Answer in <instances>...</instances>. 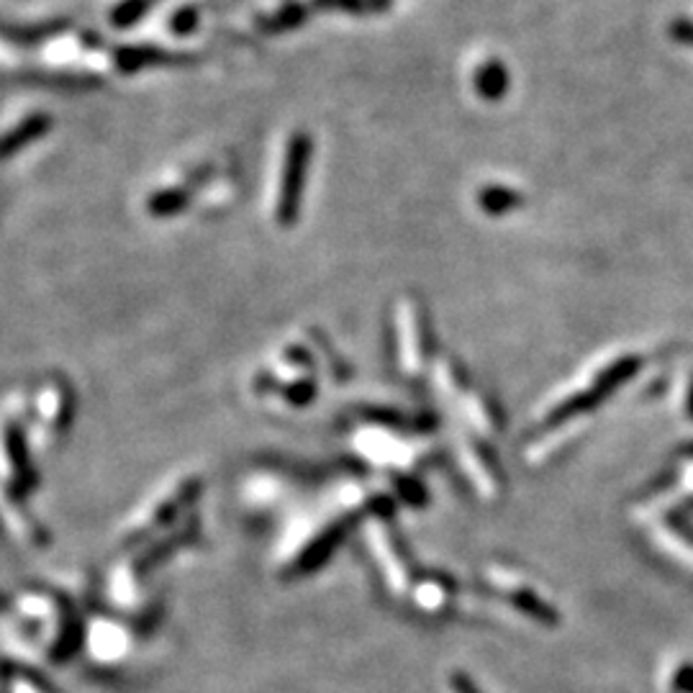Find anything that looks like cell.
Wrapping results in <instances>:
<instances>
[{"mask_svg":"<svg viewBox=\"0 0 693 693\" xmlns=\"http://www.w3.org/2000/svg\"><path fill=\"white\" fill-rule=\"evenodd\" d=\"M308 154H311V142L306 134H296L288 144V154H285L283 167V185H280V206L278 219L280 224H291L296 219V208L301 203L303 180H306V165Z\"/></svg>","mask_w":693,"mask_h":693,"instance_id":"cell-1","label":"cell"},{"mask_svg":"<svg viewBox=\"0 0 693 693\" xmlns=\"http://www.w3.org/2000/svg\"><path fill=\"white\" fill-rule=\"evenodd\" d=\"M506 88H509V72H506V67L501 65V62H486V65L478 70V75H475V90H478L480 98H486V101L504 98Z\"/></svg>","mask_w":693,"mask_h":693,"instance_id":"cell-2","label":"cell"},{"mask_svg":"<svg viewBox=\"0 0 693 693\" xmlns=\"http://www.w3.org/2000/svg\"><path fill=\"white\" fill-rule=\"evenodd\" d=\"M162 60H165V54L160 49H124L119 54V65L124 70H137L142 65H157Z\"/></svg>","mask_w":693,"mask_h":693,"instance_id":"cell-3","label":"cell"},{"mask_svg":"<svg viewBox=\"0 0 693 693\" xmlns=\"http://www.w3.org/2000/svg\"><path fill=\"white\" fill-rule=\"evenodd\" d=\"M149 3L152 0H124L116 11H113V24L116 26H131L134 21H139V18L144 16V11L149 8Z\"/></svg>","mask_w":693,"mask_h":693,"instance_id":"cell-4","label":"cell"},{"mask_svg":"<svg viewBox=\"0 0 693 693\" xmlns=\"http://www.w3.org/2000/svg\"><path fill=\"white\" fill-rule=\"evenodd\" d=\"M306 18V8L303 6H288L283 8V11L275 13L270 21H267V31H288L293 29V26H298Z\"/></svg>","mask_w":693,"mask_h":693,"instance_id":"cell-5","label":"cell"},{"mask_svg":"<svg viewBox=\"0 0 693 693\" xmlns=\"http://www.w3.org/2000/svg\"><path fill=\"white\" fill-rule=\"evenodd\" d=\"M519 203V198H516V193H511V190L506 188H488L486 193H480V206H486L488 211H501V208H509L516 206Z\"/></svg>","mask_w":693,"mask_h":693,"instance_id":"cell-6","label":"cell"},{"mask_svg":"<svg viewBox=\"0 0 693 693\" xmlns=\"http://www.w3.org/2000/svg\"><path fill=\"white\" fill-rule=\"evenodd\" d=\"M47 126V121L44 119H31V121H26L21 129L16 131V137H8L6 142L0 144V154H6V152H11V149H16V147H21L24 142H29V139H34L39 131Z\"/></svg>","mask_w":693,"mask_h":693,"instance_id":"cell-7","label":"cell"},{"mask_svg":"<svg viewBox=\"0 0 693 693\" xmlns=\"http://www.w3.org/2000/svg\"><path fill=\"white\" fill-rule=\"evenodd\" d=\"M196 24H198L196 8H183V11L175 13V16H172V21H170V26H172V31H175V34H190V31L196 29Z\"/></svg>","mask_w":693,"mask_h":693,"instance_id":"cell-8","label":"cell"},{"mask_svg":"<svg viewBox=\"0 0 693 693\" xmlns=\"http://www.w3.org/2000/svg\"><path fill=\"white\" fill-rule=\"evenodd\" d=\"M185 203V193H175V190H170V193H162V196H157L152 201V211H157V214H170L172 208H180Z\"/></svg>","mask_w":693,"mask_h":693,"instance_id":"cell-9","label":"cell"},{"mask_svg":"<svg viewBox=\"0 0 693 693\" xmlns=\"http://www.w3.org/2000/svg\"><path fill=\"white\" fill-rule=\"evenodd\" d=\"M316 6L321 8H339V11H350V13H362L365 3L362 0H316Z\"/></svg>","mask_w":693,"mask_h":693,"instance_id":"cell-10","label":"cell"},{"mask_svg":"<svg viewBox=\"0 0 693 693\" xmlns=\"http://www.w3.org/2000/svg\"><path fill=\"white\" fill-rule=\"evenodd\" d=\"M670 36L681 44H691L693 47V21H676L670 26Z\"/></svg>","mask_w":693,"mask_h":693,"instance_id":"cell-11","label":"cell"},{"mask_svg":"<svg viewBox=\"0 0 693 693\" xmlns=\"http://www.w3.org/2000/svg\"><path fill=\"white\" fill-rule=\"evenodd\" d=\"M452 691L455 693H480L478 686H475V683L470 681L465 673H455V676H452Z\"/></svg>","mask_w":693,"mask_h":693,"instance_id":"cell-12","label":"cell"},{"mask_svg":"<svg viewBox=\"0 0 693 693\" xmlns=\"http://www.w3.org/2000/svg\"><path fill=\"white\" fill-rule=\"evenodd\" d=\"M373 6H375V8H380V6H383V8H385V6H388V0H375Z\"/></svg>","mask_w":693,"mask_h":693,"instance_id":"cell-13","label":"cell"}]
</instances>
